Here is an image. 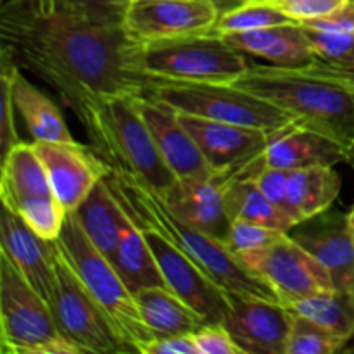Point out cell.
I'll return each mask as SVG.
<instances>
[{"label": "cell", "mask_w": 354, "mask_h": 354, "mask_svg": "<svg viewBox=\"0 0 354 354\" xmlns=\"http://www.w3.org/2000/svg\"><path fill=\"white\" fill-rule=\"evenodd\" d=\"M0 41L19 68L52 86L76 113L90 97H144L142 44L123 26H102L68 16H38L6 2Z\"/></svg>", "instance_id": "1"}, {"label": "cell", "mask_w": 354, "mask_h": 354, "mask_svg": "<svg viewBox=\"0 0 354 354\" xmlns=\"http://www.w3.org/2000/svg\"><path fill=\"white\" fill-rule=\"evenodd\" d=\"M234 85L286 111L297 127L341 144L349 159L354 145V97L330 62L317 57L303 68L251 64Z\"/></svg>", "instance_id": "2"}, {"label": "cell", "mask_w": 354, "mask_h": 354, "mask_svg": "<svg viewBox=\"0 0 354 354\" xmlns=\"http://www.w3.org/2000/svg\"><path fill=\"white\" fill-rule=\"evenodd\" d=\"M104 178L121 207L133 220L151 225L171 239L213 279L216 286L227 290L230 296L279 301L272 287L249 272L223 241L176 216L161 194L156 192L147 183L116 169H107Z\"/></svg>", "instance_id": "3"}, {"label": "cell", "mask_w": 354, "mask_h": 354, "mask_svg": "<svg viewBox=\"0 0 354 354\" xmlns=\"http://www.w3.org/2000/svg\"><path fill=\"white\" fill-rule=\"evenodd\" d=\"M75 114L85 128L90 147L107 168L128 173L159 194L175 185L178 178L162 159L137 97H90Z\"/></svg>", "instance_id": "4"}, {"label": "cell", "mask_w": 354, "mask_h": 354, "mask_svg": "<svg viewBox=\"0 0 354 354\" xmlns=\"http://www.w3.org/2000/svg\"><path fill=\"white\" fill-rule=\"evenodd\" d=\"M55 241L128 353L147 354L154 335L145 325L133 292L127 287L114 263L90 242L73 211L66 214L64 227Z\"/></svg>", "instance_id": "5"}, {"label": "cell", "mask_w": 354, "mask_h": 354, "mask_svg": "<svg viewBox=\"0 0 354 354\" xmlns=\"http://www.w3.org/2000/svg\"><path fill=\"white\" fill-rule=\"evenodd\" d=\"M144 97L171 107L180 114L258 128L268 133H275L294 123L286 111L234 83L149 78Z\"/></svg>", "instance_id": "6"}, {"label": "cell", "mask_w": 354, "mask_h": 354, "mask_svg": "<svg viewBox=\"0 0 354 354\" xmlns=\"http://www.w3.org/2000/svg\"><path fill=\"white\" fill-rule=\"evenodd\" d=\"M0 342L3 354H82L62 337L52 308L2 251Z\"/></svg>", "instance_id": "7"}, {"label": "cell", "mask_w": 354, "mask_h": 354, "mask_svg": "<svg viewBox=\"0 0 354 354\" xmlns=\"http://www.w3.org/2000/svg\"><path fill=\"white\" fill-rule=\"evenodd\" d=\"M244 52L218 35L142 44L140 68L147 78L234 83L249 69Z\"/></svg>", "instance_id": "8"}, {"label": "cell", "mask_w": 354, "mask_h": 354, "mask_svg": "<svg viewBox=\"0 0 354 354\" xmlns=\"http://www.w3.org/2000/svg\"><path fill=\"white\" fill-rule=\"evenodd\" d=\"M52 248L55 265V296L52 311L62 337L76 346L82 354L128 353L123 342L114 334L104 311L64 258L57 241H52Z\"/></svg>", "instance_id": "9"}, {"label": "cell", "mask_w": 354, "mask_h": 354, "mask_svg": "<svg viewBox=\"0 0 354 354\" xmlns=\"http://www.w3.org/2000/svg\"><path fill=\"white\" fill-rule=\"evenodd\" d=\"M242 265L268 283L283 306L334 289L330 275L313 254L287 232L268 248L237 256Z\"/></svg>", "instance_id": "10"}, {"label": "cell", "mask_w": 354, "mask_h": 354, "mask_svg": "<svg viewBox=\"0 0 354 354\" xmlns=\"http://www.w3.org/2000/svg\"><path fill=\"white\" fill-rule=\"evenodd\" d=\"M137 223L144 230L145 241L154 254L159 272L166 280L168 289H171L192 310H196L206 324H223L230 310V294L216 286L213 279L171 239L166 237L151 225H145L142 221H137Z\"/></svg>", "instance_id": "11"}, {"label": "cell", "mask_w": 354, "mask_h": 354, "mask_svg": "<svg viewBox=\"0 0 354 354\" xmlns=\"http://www.w3.org/2000/svg\"><path fill=\"white\" fill-rule=\"evenodd\" d=\"M220 14L206 0H130L123 28L140 44L175 40L211 33Z\"/></svg>", "instance_id": "12"}, {"label": "cell", "mask_w": 354, "mask_h": 354, "mask_svg": "<svg viewBox=\"0 0 354 354\" xmlns=\"http://www.w3.org/2000/svg\"><path fill=\"white\" fill-rule=\"evenodd\" d=\"M180 120L214 171L252 168L265 159L268 131L189 114H180Z\"/></svg>", "instance_id": "13"}, {"label": "cell", "mask_w": 354, "mask_h": 354, "mask_svg": "<svg viewBox=\"0 0 354 354\" xmlns=\"http://www.w3.org/2000/svg\"><path fill=\"white\" fill-rule=\"evenodd\" d=\"M223 325L244 354H286L292 311L279 301L232 296Z\"/></svg>", "instance_id": "14"}, {"label": "cell", "mask_w": 354, "mask_h": 354, "mask_svg": "<svg viewBox=\"0 0 354 354\" xmlns=\"http://www.w3.org/2000/svg\"><path fill=\"white\" fill-rule=\"evenodd\" d=\"M261 166L265 159L252 168L216 171L207 178H178L161 196L176 216L225 242L232 223L225 207V187L234 176L256 173Z\"/></svg>", "instance_id": "15"}, {"label": "cell", "mask_w": 354, "mask_h": 354, "mask_svg": "<svg viewBox=\"0 0 354 354\" xmlns=\"http://www.w3.org/2000/svg\"><path fill=\"white\" fill-rule=\"evenodd\" d=\"M289 235L322 263L334 289L354 292V237L348 214L328 207L297 223Z\"/></svg>", "instance_id": "16"}, {"label": "cell", "mask_w": 354, "mask_h": 354, "mask_svg": "<svg viewBox=\"0 0 354 354\" xmlns=\"http://www.w3.org/2000/svg\"><path fill=\"white\" fill-rule=\"evenodd\" d=\"M52 192L66 211H75L107 173V165L90 145L80 142H33Z\"/></svg>", "instance_id": "17"}, {"label": "cell", "mask_w": 354, "mask_h": 354, "mask_svg": "<svg viewBox=\"0 0 354 354\" xmlns=\"http://www.w3.org/2000/svg\"><path fill=\"white\" fill-rule=\"evenodd\" d=\"M0 251L6 252L21 275L52 308L55 296V265L52 241L35 234L19 214L2 206Z\"/></svg>", "instance_id": "18"}, {"label": "cell", "mask_w": 354, "mask_h": 354, "mask_svg": "<svg viewBox=\"0 0 354 354\" xmlns=\"http://www.w3.org/2000/svg\"><path fill=\"white\" fill-rule=\"evenodd\" d=\"M137 104L162 159L176 178H207L216 173L176 111L145 97H137Z\"/></svg>", "instance_id": "19"}, {"label": "cell", "mask_w": 354, "mask_h": 354, "mask_svg": "<svg viewBox=\"0 0 354 354\" xmlns=\"http://www.w3.org/2000/svg\"><path fill=\"white\" fill-rule=\"evenodd\" d=\"M348 162V151L332 138L292 123L270 135L265 165L280 169H303L311 166H335Z\"/></svg>", "instance_id": "20"}, {"label": "cell", "mask_w": 354, "mask_h": 354, "mask_svg": "<svg viewBox=\"0 0 354 354\" xmlns=\"http://www.w3.org/2000/svg\"><path fill=\"white\" fill-rule=\"evenodd\" d=\"M221 38L244 54L258 55L283 68H303L317 59L306 30L297 21L230 33Z\"/></svg>", "instance_id": "21"}, {"label": "cell", "mask_w": 354, "mask_h": 354, "mask_svg": "<svg viewBox=\"0 0 354 354\" xmlns=\"http://www.w3.org/2000/svg\"><path fill=\"white\" fill-rule=\"evenodd\" d=\"M10 86L14 106L33 142H76L66 127L59 107L30 80L24 78L16 62L10 71Z\"/></svg>", "instance_id": "22"}, {"label": "cell", "mask_w": 354, "mask_h": 354, "mask_svg": "<svg viewBox=\"0 0 354 354\" xmlns=\"http://www.w3.org/2000/svg\"><path fill=\"white\" fill-rule=\"evenodd\" d=\"M47 169L35 149L33 142H23L10 147L2 158L0 199L2 206L14 211L23 201L38 196H52Z\"/></svg>", "instance_id": "23"}, {"label": "cell", "mask_w": 354, "mask_h": 354, "mask_svg": "<svg viewBox=\"0 0 354 354\" xmlns=\"http://www.w3.org/2000/svg\"><path fill=\"white\" fill-rule=\"evenodd\" d=\"M341 192V176L334 166H311L287 173V209L294 223L324 213Z\"/></svg>", "instance_id": "24"}, {"label": "cell", "mask_w": 354, "mask_h": 354, "mask_svg": "<svg viewBox=\"0 0 354 354\" xmlns=\"http://www.w3.org/2000/svg\"><path fill=\"white\" fill-rule=\"evenodd\" d=\"M133 297L154 339L196 334L207 325L196 310L168 287H144L133 292Z\"/></svg>", "instance_id": "25"}, {"label": "cell", "mask_w": 354, "mask_h": 354, "mask_svg": "<svg viewBox=\"0 0 354 354\" xmlns=\"http://www.w3.org/2000/svg\"><path fill=\"white\" fill-rule=\"evenodd\" d=\"M73 213L85 230L90 242L106 258L113 261L118 251V244H120L123 207L111 192L106 178H100L97 182L92 192Z\"/></svg>", "instance_id": "26"}, {"label": "cell", "mask_w": 354, "mask_h": 354, "mask_svg": "<svg viewBox=\"0 0 354 354\" xmlns=\"http://www.w3.org/2000/svg\"><path fill=\"white\" fill-rule=\"evenodd\" d=\"M113 263L131 292H137L144 287H168L145 241L144 230L137 221L128 216L124 209L121 216L120 244Z\"/></svg>", "instance_id": "27"}, {"label": "cell", "mask_w": 354, "mask_h": 354, "mask_svg": "<svg viewBox=\"0 0 354 354\" xmlns=\"http://www.w3.org/2000/svg\"><path fill=\"white\" fill-rule=\"evenodd\" d=\"M225 207L230 220H245L290 232L294 223L280 211L256 183L252 173L234 176L225 187Z\"/></svg>", "instance_id": "28"}, {"label": "cell", "mask_w": 354, "mask_h": 354, "mask_svg": "<svg viewBox=\"0 0 354 354\" xmlns=\"http://www.w3.org/2000/svg\"><path fill=\"white\" fill-rule=\"evenodd\" d=\"M6 2L38 16H68L102 26H123L130 0H6Z\"/></svg>", "instance_id": "29"}, {"label": "cell", "mask_w": 354, "mask_h": 354, "mask_svg": "<svg viewBox=\"0 0 354 354\" xmlns=\"http://www.w3.org/2000/svg\"><path fill=\"white\" fill-rule=\"evenodd\" d=\"M289 310L317 322L342 341L349 342L354 337V292L325 290L297 301Z\"/></svg>", "instance_id": "30"}, {"label": "cell", "mask_w": 354, "mask_h": 354, "mask_svg": "<svg viewBox=\"0 0 354 354\" xmlns=\"http://www.w3.org/2000/svg\"><path fill=\"white\" fill-rule=\"evenodd\" d=\"M286 23H292V19L286 16L282 10L263 0H251L244 6L221 12L211 35L225 37L230 33H242V31H252Z\"/></svg>", "instance_id": "31"}, {"label": "cell", "mask_w": 354, "mask_h": 354, "mask_svg": "<svg viewBox=\"0 0 354 354\" xmlns=\"http://www.w3.org/2000/svg\"><path fill=\"white\" fill-rule=\"evenodd\" d=\"M348 342L318 325L317 322L294 313L287 339L286 354H335L342 353Z\"/></svg>", "instance_id": "32"}, {"label": "cell", "mask_w": 354, "mask_h": 354, "mask_svg": "<svg viewBox=\"0 0 354 354\" xmlns=\"http://www.w3.org/2000/svg\"><path fill=\"white\" fill-rule=\"evenodd\" d=\"M14 213L19 214L24 223L41 239L55 241L61 235L68 211L52 194V196H38L23 201L14 209Z\"/></svg>", "instance_id": "33"}, {"label": "cell", "mask_w": 354, "mask_h": 354, "mask_svg": "<svg viewBox=\"0 0 354 354\" xmlns=\"http://www.w3.org/2000/svg\"><path fill=\"white\" fill-rule=\"evenodd\" d=\"M286 234L287 232L266 227V225L252 223V221L245 220H232L227 237H225V245L235 256H241L245 254V252L268 248V245L282 239Z\"/></svg>", "instance_id": "34"}, {"label": "cell", "mask_w": 354, "mask_h": 354, "mask_svg": "<svg viewBox=\"0 0 354 354\" xmlns=\"http://www.w3.org/2000/svg\"><path fill=\"white\" fill-rule=\"evenodd\" d=\"M306 33L318 59L339 66H354V31L327 33L306 30Z\"/></svg>", "instance_id": "35"}, {"label": "cell", "mask_w": 354, "mask_h": 354, "mask_svg": "<svg viewBox=\"0 0 354 354\" xmlns=\"http://www.w3.org/2000/svg\"><path fill=\"white\" fill-rule=\"evenodd\" d=\"M0 64H2V128H0V147H2V158L10 151V147H14L16 144H19L21 138L17 135L16 130V121H14V106L12 100V86H10V71H12L14 61L2 52V57H0Z\"/></svg>", "instance_id": "36"}, {"label": "cell", "mask_w": 354, "mask_h": 354, "mask_svg": "<svg viewBox=\"0 0 354 354\" xmlns=\"http://www.w3.org/2000/svg\"><path fill=\"white\" fill-rule=\"evenodd\" d=\"M263 2L277 7L292 21L301 23V21L327 16L346 6L349 0H263Z\"/></svg>", "instance_id": "37"}, {"label": "cell", "mask_w": 354, "mask_h": 354, "mask_svg": "<svg viewBox=\"0 0 354 354\" xmlns=\"http://www.w3.org/2000/svg\"><path fill=\"white\" fill-rule=\"evenodd\" d=\"M287 173H289L287 169L272 168V166L265 165L261 166L258 171L252 173V176H254L256 183H258L259 189L263 190V194H265L280 211H283V214L290 220L289 209H287ZM294 227H296V223H294Z\"/></svg>", "instance_id": "38"}, {"label": "cell", "mask_w": 354, "mask_h": 354, "mask_svg": "<svg viewBox=\"0 0 354 354\" xmlns=\"http://www.w3.org/2000/svg\"><path fill=\"white\" fill-rule=\"evenodd\" d=\"M199 354H244L223 324H207L196 332Z\"/></svg>", "instance_id": "39"}, {"label": "cell", "mask_w": 354, "mask_h": 354, "mask_svg": "<svg viewBox=\"0 0 354 354\" xmlns=\"http://www.w3.org/2000/svg\"><path fill=\"white\" fill-rule=\"evenodd\" d=\"M301 26L313 31H327V33H346L354 31V0H349L346 6L327 16L315 17V19L301 21Z\"/></svg>", "instance_id": "40"}, {"label": "cell", "mask_w": 354, "mask_h": 354, "mask_svg": "<svg viewBox=\"0 0 354 354\" xmlns=\"http://www.w3.org/2000/svg\"><path fill=\"white\" fill-rule=\"evenodd\" d=\"M147 354H199L196 334H180L154 339L149 346Z\"/></svg>", "instance_id": "41"}, {"label": "cell", "mask_w": 354, "mask_h": 354, "mask_svg": "<svg viewBox=\"0 0 354 354\" xmlns=\"http://www.w3.org/2000/svg\"><path fill=\"white\" fill-rule=\"evenodd\" d=\"M330 64H332V62H330ZM332 66H334V68H335L337 75L341 76L342 80H344L346 85H348L349 88H351L353 97H354V66H339V64H332ZM348 162L354 168V145H353L351 152H349Z\"/></svg>", "instance_id": "42"}, {"label": "cell", "mask_w": 354, "mask_h": 354, "mask_svg": "<svg viewBox=\"0 0 354 354\" xmlns=\"http://www.w3.org/2000/svg\"><path fill=\"white\" fill-rule=\"evenodd\" d=\"M206 2H213L220 9V12H227V10L235 9L239 6H244V3L251 2V0H206Z\"/></svg>", "instance_id": "43"}, {"label": "cell", "mask_w": 354, "mask_h": 354, "mask_svg": "<svg viewBox=\"0 0 354 354\" xmlns=\"http://www.w3.org/2000/svg\"><path fill=\"white\" fill-rule=\"evenodd\" d=\"M348 220H349V227H351V234L354 237V206H353V209L348 213Z\"/></svg>", "instance_id": "44"}, {"label": "cell", "mask_w": 354, "mask_h": 354, "mask_svg": "<svg viewBox=\"0 0 354 354\" xmlns=\"http://www.w3.org/2000/svg\"><path fill=\"white\" fill-rule=\"evenodd\" d=\"M342 353H354V346H351V348H348V346H346L344 349H342Z\"/></svg>", "instance_id": "45"}, {"label": "cell", "mask_w": 354, "mask_h": 354, "mask_svg": "<svg viewBox=\"0 0 354 354\" xmlns=\"http://www.w3.org/2000/svg\"><path fill=\"white\" fill-rule=\"evenodd\" d=\"M0 2H2V3H3V2H6V0H0Z\"/></svg>", "instance_id": "46"}]
</instances>
